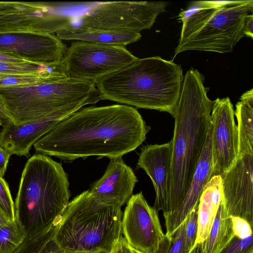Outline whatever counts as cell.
I'll list each match as a JSON object with an SVG mask.
<instances>
[{"mask_svg":"<svg viewBox=\"0 0 253 253\" xmlns=\"http://www.w3.org/2000/svg\"><path fill=\"white\" fill-rule=\"evenodd\" d=\"M0 207L12 220L15 219L14 203L8 183L0 176Z\"/></svg>","mask_w":253,"mask_h":253,"instance_id":"83f0119b","label":"cell"},{"mask_svg":"<svg viewBox=\"0 0 253 253\" xmlns=\"http://www.w3.org/2000/svg\"><path fill=\"white\" fill-rule=\"evenodd\" d=\"M15 1H0V9L11 7L15 4Z\"/></svg>","mask_w":253,"mask_h":253,"instance_id":"74e56055","label":"cell"},{"mask_svg":"<svg viewBox=\"0 0 253 253\" xmlns=\"http://www.w3.org/2000/svg\"><path fill=\"white\" fill-rule=\"evenodd\" d=\"M244 37L253 39V15L248 14L245 19L243 27Z\"/></svg>","mask_w":253,"mask_h":253,"instance_id":"d6a6232c","label":"cell"},{"mask_svg":"<svg viewBox=\"0 0 253 253\" xmlns=\"http://www.w3.org/2000/svg\"><path fill=\"white\" fill-rule=\"evenodd\" d=\"M150 129L134 107L90 106L62 120L33 146L37 154L67 163L90 156L110 160L122 158L139 147Z\"/></svg>","mask_w":253,"mask_h":253,"instance_id":"6da1fadb","label":"cell"},{"mask_svg":"<svg viewBox=\"0 0 253 253\" xmlns=\"http://www.w3.org/2000/svg\"><path fill=\"white\" fill-rule=\"evenodd\" d=\"M220 253H253V235L244 239L235 236Z\"/></svg>","mask_w":253,"mask_h":253,"instance_id":"f1b7e54d","label":"cell"},{"mask_svg":"<svg viewBox=\"0 0 253 253\" xmlns=\"http://www.w3.org/2000/svg\"><path fill=\"white\" fill-rule=\"evenodd\" d=\"M67 49L62 40L54 34L0 33V52L30 62L48 63L62 61Z\"/></svg>","mask_w":253,"mask_h":253,"instance_id":"5bb4252c","label":"cell"},{"mask_svg":"<svg viewBox=\"0 0 253 253\" xmlns=\"http://www.w3.org/2000/svg\"><path fill=\"white\" fill-rule=\"evenodd\" d=\"M27 236L15 218L0 228V253H12L24 242Z\"/></svg>","mask_w":253,"mask_h":253,"instance_id":"603a6c76","label":"cell"},{"mask_svg":"<svg viewBox=\"0 0 253 253\" xmlns=\"http://www.w3.org/2000/svg\"><path fill=\"white\" fill-rule=\"evenodd\" d=\"M204 77L188 70L183 78L174 119L167 212L175 211L189 188L211 125L213 101L207 95Z\"/></svg>","mask_w":253,"mask_h":253,"instance_id":"7a4b0ae2","label":"cell"},{"mask_svg":"<svg viewBox=\"0 0 253 253\" xmlns=\"http://www.w3.org/2000/svg\"><path fill=\"white\" fill-rule=\"evenodd\" d=\"M137 58L125 46L76 41L67 48L63 62L68 78L96 84Z\"/></svg>","mask_w":253,"mask_h":253,"instance_id":"9c48e42d","label":"cell"},{"mask_svg":"<svg viewBox=\"0 0 253 253\" xmlns=\"http://www.w3.org/2000/svg\"><path fill=\"white\" fill-rule=\"evenodd\" d=\"M253 11L252 0L191 2L178 15L182 26L174 57L189 50L232 52L244 37L245 19Z\"/></svg>","mask_w":253,"mask_h":253,"instance_id":"5b68a950","label":"cell"},{"mask_svg":"<svg viewBox=\"0 0 253 253\" xmlns=\"http://www.w3.org/2000/svg\"><path fill=\"white\" fill-rule=\"evenodd\" d=\"M11 155L0 146V176L4 177L6 171L9 159Z\"/></svg>","mask_w":253,"mask_h":253,"instance_id":"1f68e13d","label":"cell"},{"mask_svg":"<svg viewBox=\"0 0 253 253\" xmlns=\"http://www.w3.org/2000/svg\"><path fill=\"white\" fill-rule=\"evenodd\" d=\"M211 134V123L202 153L182 202L175 211L164 216L167 237H171L174 234L191 211L199 205L204 188L212 177Z\"/></svg>","mask_w":253,"mask_h":253,"instance_id":"ac0fdd59","label":"cell"},{"mask_svg":"<svg viewBox=\"0 0 253 253\" xmlns=\"http://www.w3.org/2000/svg\"><path fill=\"white\" fill-rule=\"evenodd\" d=\"M234 110L229 97L213 101L211 118L212 176L222 178L237 159L239 139Z\"/></svg>","mask_w":253,"mask_h":253,"instance_id":"7c38bea8","label":"cell"},{"mask_svg":"<svg viewBox=\"0 0 253 253\" xmlns=\"http://www.w3.org/2000/svg\"><path fill=\"white\" fill-rule=\"evenodd\" d=\"M54 63H38L30 62L0 61V78L18 75L39 73L46 70Z\"/></svg>","mask_w":253,"mask_h":253,"instance_id":"d4e9b609","label":"cell"},{"mask_svg":"<svg viewBox=\"0 0 253 253\" xmlns=\"http://www.w3.org/2000/svg\"><path fill=\"white\" fill-rule=\"evenodd\" d=\"M62 253H67V252H64L62 251Z\"/></svg>","mask_w":253,"mask_h":253,"instance_id":"ab89813d","label":"cell"},{"mask_svg":"<svg viewBox=\"0 0 253 253\" xmlns=\"http://www.w3.org/2000/svg\"><path fill=\"white\" fill-rule=\"evenodd\" d=\"M234 236L244 239L253 235V226L245 219L238 216H230Z\"/></svg>","mask_w":253,"mask_h":253,"instance_id":"f546056e","label":"cell"},{"mask_svg":"<svg viewBox=\"0 0 253 253\" xmlns=\"http://www.w3.org/2000/svg\"><path fill=\"white\" fill-rule=\"evenodd\" d=\"M172 142L149 144L140 148L137 169H143L151 178L156 192L153 207L158 212H167L169 176L171 169Z\"/></svg>","mask_w":253,"mask_h":253,"instance_id":"2e32d148","label":"cell"},{"mask_svg":"<svg viewBox=\"0 0 253 253\" xmlns=\"http://www.w3.org/2000/svg\"><path fill=\"white\" fill-rule=\"evenodd\" d=\"M199 205L196 206L184 221L185 247L187 253L195 244L198 231V211Z\"/></svg>","mask_w":253,"mask_h":253,"instance_id":"4316f807","label":"cell"},{"mask_svg":"<svg viewBox=\"0 0 253 253\" xmlns=\"http://www.w3.org/2000/svg\"><path fill=\"white\" fill-rule=\"evenodd\" d=\"M12 120L5 106L0 98V126H3L6 123Z\"/></svg>","mask_w":253,"mask_h":253,"instance_id":"836d02e7","label":"cell"},{"mask_svg":"<svg viewBox=\"0 0 253 253\" xmlns=\"http://www.w3.org/2000/svg\"><path fill=\"white\" fill-rule=\"evenodd\" d=\"M62 165L37 154L27 161L14 202L15 218L31 237L60 222L71 196Z\"/></svg>","mask_w":253,"mask_h":253,"instance_id":"277c9868","label":"cell"},{"mask_svg":"<svg viewBox=\"0 0 253 253\" xmlns=\"http://www.w3.org/2000/svg\"><path fill=\"white\" fill-rule=\"evenodd\" d=\"M222 178L221 204L229 216H238L253 225V155L236 160Z\"/></svg>","mask_w":253,"mask_h":253,"instance_id":"4fadbf2b","label":"cell"},{"mask_svg":"<svg viewBox=\"0 0 253 253\" xmlns=\"http://www.w3.org/2000/svg\"><path fill=\"white\" fill-rule=\"evenodd\" d=\"M0 98L16 125L74 104H94L101 100L95 84L68 77L33 86L1 87Z\"/></svg>","mask_w":253,"mask_h":253,"instance_id":"52a82bcc","label":"cell"},{"mask_svg":"<svg viewBox=\"0 0 253 253\" xmlns=\"http://www.w3.org/2000/svg\"><path fill=\"white\" fill-rule=\"evenodd\" d=\"M12 220L0 207V228L5 226Z\"/></svg>","mask_w":253,"mask_h":253,"instance_id":"8d00e7d4","label":"cell"},{"mask_svg":"<svg viewBox=\"0 0 253 253\" xmlns=\"http://www.w3.org/2000/svg\"><path fill=\"white\" fill-rule=\"evenodd\" d=\"M158 253H187L184 222L171 237L166 236V241Z\"/></svg>","mask_w":253,"mask_h":253,"instance_id":"484cf974","label":"cell"},{"mask_svg":"<svg viewBox=\"0 0 253 253\" xmlns=\"http://www.w3.org/2000/svg\"><path fill=\"white\" fill-rule=\"evenodd\" d=\"M62 2L16 1L0 9V33L53 34L73 26L74 18L61 12Z\"/></svg>","mask_w":253,"mask_h":253,"instance_id":"30bf717a","label":"cell"},{"mask_svg":"<svg viewBox=\"0 0 253 253\" xmlns=\"http://www.w3.org/2000/svg\"><path fill=\"white\" fill-rule=\"evenodd\" d=\"M61 40H76L98 44L126 46L139 40L140 33L92 30L74 26L56 33Z\"/></svg>","mask_w":253,"mask_h":253,"instance_id":"ffe728a7","label":"cell"},{"mask_svg":"<svg viewBox=\"0 0 253 253\" xmlns=\"http://www.w3.org/2000/svg\"><path fill=\"white\" fill-rule=\"evenodd\" d=\"M137 178L131 168L122 158L110 159L101 178L93 182L89 189L98 201L121 207L133 195Z\"/></svg>","mask_w":253,"mask_h":253,"instance_id":"e0dca14e","label":"cell"},{"mask_svg":"<svg viewBox=\"0 0 253 253\" xmlns=\"http://www.w3.org/2000/svg\"><path fill=\"white\" fill-rule=\"evenodd\" d=\"M40 253H62V251L53 239L47 244Z\"/></svg>","mask_w":253,"mask_h":253,"instance_id":"e575fe53","label":"cell"},{"mask_svg":"<svg viewBox=\"0 0 253 253\" xmlns=\"http://www.w3.org/2000/svg\"><path fill=\"white\" fill-rule=\"evenodd\" d=\"M86 105L74 104L42 118L20 125L9 121L0 129V146L11 155L30 156L32 146L54 126Z\"/></svg>","mask_w":253,"mask_h":253,"instance_id":"9a60e30c","label":"cell"},{"mask_svg":"<svg viewBox=\"0 0 253 253\" xmlns=\"http://www.w3.org/2000/svg\"><path fill=\"white\" fill-rule=\"evenodd\" d=\"M240 101L246 105L253 107V89L252 88L244 93L241 96Z\"/></svg>","mask_w":253,"mask_h":253,"instance_id":"d590c367","label":"cell"},{"mask_svg":"<svg viewBox=\"0 0 253 253\" xmlns=\"http://www.w3.org/2000/svg\"><path fill=\"white\" fill-rule=\"evenodd\" d=\"M121 207L84 191L68 204L54 240L64 252L110 253L122 236Z\"/></svg>","mask_w":253,"mask_h":253,"instance_id":"8992f818","label":"cell"},{"mask_svg":"<svg viewBox=\"0 0 253 253\" xmlns=\"http://www.w3.org/2000/svg\"><path fill=\"white\" fill-rule=\"evenodd\" d=\"M163 1H119L97 2L74 21L87 30L139 33L150 29L165 11Z\"/></svg>","mask_w":253,"mask_h":253,"instance_id":"ba28073f","label":"cell"},{"mask_svg":"<svg viewBox=\"0 0 253 253\" xmlns=\"http://www.w3.org/2000/svg\"><path fill=\"white\" fill-rule=\"evenodd\" d=\"M234 115L238 121L237 157L244 154L253 155V107L239 101L236 104Z\"/></svg>","mask_w":253,"mask_h":253,"instance_id":"7402d4cb","label":"cell"},{"mask_svg":"<svg viewBox=\"0 0 253 253\" xmlns=\"http://www.w3.org/2000/svg\"><path fill=\"white\" fill-rule=\"evenodd\" d=\"M222 201V178L212 176L204 188L198 211V231L195 244L208 237Z\"/></svg>","mask_w":253,"mask_h":253,"instance_id":"d6986e66","label":"cell"},{"mask_svg":"<svg viewBox=\"0 0 253 253\" xmlns=\"http://www.w3.org/2000/svg\"><path fill=\"white\" fill-rule=\"evenodd\" d=\"M235 237L230 216L220 204L210 232L201 243L204 253H220Z\"/></svg>","mask_w":253,"mask_h":253,"instance_id":"44dd1931","label":"cell"},{"mask_svg":"<svg viewBox=\"0 0 253 253\" xmlns=\"http://www.w3.org/2000/svg\"><path fill=\"white\" fill-rule=\"evenodd\" d=\"M60 223L54 224L31 237H27L22 244L12 253H40L47 244L54 239Z\"/></svg>","mask_w":253,"mask_h":253,"instance_id":"cb8c5ba5","label":"cell"},{"mask_svg":"<svg viewBox=\"0 0 253 253\" xmlns=\"http://www.w3.org/2000/svg\"><path fill=\"white\" fill-rule=\"evenodd\" d=\"M184 76L180 65L159 56L135 61L96 83L101 100L173 116Z\"/></svg>","mask_w":253,"mask_h":253,"instance_id":"3957f363","label":"cell"},{"mask_svg":"<svg viewBox=\"0 0 253 253\" xmlns=\"http://www.w3.org/2000/svg\"><path fill=\"white\" fill-rule=\"evenodd\" d=\"M188 253H204L201 243L195 244Z\"/></svg>","mask_w":253,"mask_h":253,"instance_id":"f35d334b","label":"cell"},{"mask_svg":"<svg viewBox=\"0 0 253 253\" xmlns=\"http://www.w3.org/2000/svg\"><path fill=\"white\" fill-rule=\"evenodd\" d=\"M158 212L142 192L132 195L126 203L122 232L128 244L140 253H158L166 241Z\"/></svg>","mask_w":253,"mask_h":253,"instance_id":"8fae6325","label":"cell"},{"mask_svg":"<svg viewBox=\"0 0 253 253\" xmlns=\"http://www.w3.org/2000/svg\"><path fill=\"white\" fill-rule=\"evenodd\" d=\"M110 253H140L130 246L122 236Z\"/></svg>","mask_w":253,"mask_h":253,"instance_id":"4dcf8cb0","label":"cell"}]
</instances>
